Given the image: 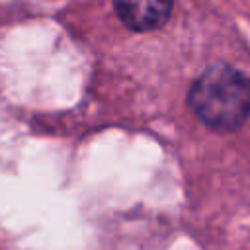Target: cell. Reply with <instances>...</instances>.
Returning <instances> with one entry per match:
<instances>
[{
    "instance_id": "cell-1",
    "label": "cell",
    "mask_w": 250,
    "mask_h": 250,
    "mask_svg": "<svg viewBox=\"0 0 250 250\" xmlns=\"http://www.w3.org/2000/svg\"><path fill=\"white\" fill-rule=\"evenodd\" d=\"M189 104L211 129L234 131L250 115V82L230 66H213L193 82Z\"/></svg>"
},
{
    "instance_id": "cell-2",
    "label": "cell",
    "mask_w": 250,
    "mask_h": 250,
    "mask_svg": "<svg viewBox=\"0 0 250 250\" xmlns=\"http://www.w3.org/2000/svg\"><path fill=\"white\" fill-rule=\"evenodd\" d=\"M121 21L135 29L146 31L166 23L172 12V0H113Z\"/></svg>"
}]
</instances>
